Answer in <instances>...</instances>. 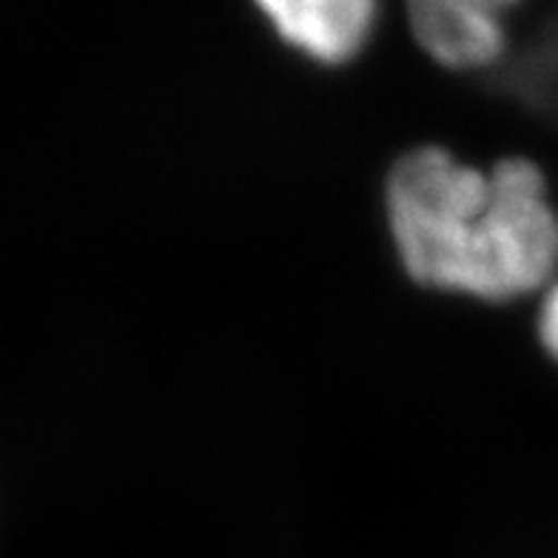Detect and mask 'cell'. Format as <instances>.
<instances>
[{
    "mask_svg": "<svg viewBox=\"0 0 558 558\" xmlns=\"http://www.w3.org/2000/svg\"><path fill=\"white\" fill-rule=\"evenodd\" d=\"M413 35L439 63L485 66L501 52V7L478 0H427L411 7Z\"/></svg>",
    "mask_w": 558,
    "mask_h": 558,
    "instance_id": "cell-2",
    "label": "cell"
},
{
    "mask_svg": "<svg viewBox=\"0 0 558 558\" xmlns=\"http://www.w3.org/2000/svg\"><path fill=\"white\" fill-rule=\"evenodd\" d=\"M527 86L544 104L550 100V106H558V35L544 40L536 58L530 60Z\"/></svg>",
    "mask_w": 558,
    "mask_h": 558,
    "instance_id": "cell-4",
    "label": "cell"
},
{
    "mask_svg": "<svg viewBox=\"0 0 558 558\" xmlns=\"http://www.w3.org/2000/svg\"><path fill=\"white\" fill-rule=\"evenodd\" d=\"M542 339H544V345H547V351L558 360V286L553 288L550 294H547V300H544Z\"/></svg>",
    "mask_w": 558,
    "mask_h": 558,
    "instance_id": "cell-5",
    "label": "cell"
},
{
    "mask_svg": "<svg viewBox=\"0 0 558 558\" xmlns=\"http://www.w3.org/2000/svg\"><path fill=\"white\" fill-rule=\"evenodd\" d=\"M388 208L408 271L427 286L507 300L542 286L558 265V217L527 160L482 174L439 148H418L390 171Z\"/></svg>",
    "mask_w": 558,
    "mask_h": 558,
    "instance_id": "cell-1",
    "label": "cell"
},
{
    "mask_svg": "<svg viewBox=\"0 0 558 558\" xmlns=\"http://www.w3.org/2000/svg\"><path fill=\"white\" fill-rule=\"evenodd\" d=\"M263 9L288 44L325 63L351 58L374 15L362 0H271Z\"/></svg>",
    "mask_w": 558,
    "mask_h": 558,
    "instance_id": "cell-3",
    "label": "cell"
}]
</instances>
